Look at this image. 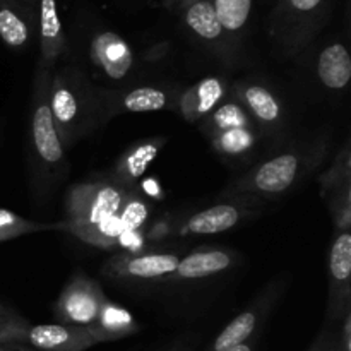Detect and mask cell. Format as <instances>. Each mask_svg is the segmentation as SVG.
Masks as SVG:
<instances>
[{"instance_id":"23","label":"cell","mask_w":351,"mask_h":351,"mask_svg":"<svg viewBox=\"0 0 351 351\" xmlns=\"http://www.w3.org/2000/svg\"><path fill=\"white\" fill-rule=\"evenodd\" d=\"M47 230H60V223H38L33 219L23 218L9 209H0V242L19 239L31 233L47 232Z\"/></svg>"},{"instance_id":"11","label":"cell","mask_w":351,"mask_h":351,"mask_svg":"<svg viewBox=\"0 0 351 351\" xmlns=\"http://www.w3.org/2000/svg\"><path fill=\"white\" fill-rule=\"evenodd\" d=\"M178 261L175 254H119L103 264L101 273L115 281H163Z\"/></svg>"},{"instance_id":"27","label":"cell","mask_w":351,"mask_h":351,"mask_svg":"<svg viewBox=\"0 0 351 351\" xmlns=\"http://www.w3.org/2000/svg\"><path fill=\"white\" fill-rule=\"evenodd\" d=\"M29 322L14 308L0 304V343H23L29 329Z\"/></svg>"},{"instance_id":"10","label":"cell","mask_w":351,"mask_h":351,"mask_svg":"<svg viewBox=\"0 0 351 351\" xmlns=\"http://www.w3.org/2000/svg\"><path fill=\"white\" fill-rule=\"evenodd\" d=\"M178 89L160 88V86H136L113 95L101 93L103 123L122 113H147L161 110H177Z\"/></svg>"},{"instance_id":"16","label":"cell","mask_w":351,"mask_h":351,"mask_svg":"<svg viewBox=\"0 0 351 351\" xmlns=\"http://www.w3.org/2000/svg\"><path fill=\"white\" fill-rule=\"evenodd\" d=\"M235 264V254L226 249H216V247H204L194 252L187 254L184 259L178 261L177 267L171 274H168L161 283L168 281H184V280H199L208 278L213 274L223 273Z\"/></svg>"},{"instance_id":"17","label":"cell","mask_w":351,"mask_h":351,"mask_svg":"<svg viewBox=\"0 0 351 351\" xmlns=\"http://www.w3.org/2000/svg\"><path fill=\"white\" fill-rule=\"evenodd\" d=\"M249 215H252V211L245 206L223 201L192 215L182 226V233L184 235H216V233L235 228Z\"/></svg>"},{"instance_id":"1","label":"cell","mask_w":351,"mask_h":351,"mask_svg":"<svg viewBox=\"0 0 351 351\" xmlns=\"http://www.w3.org/2000/svg\"><path fill=\"white\" fill-rule=\"evenodd\" d=\"M329 147V134L295 143L293 146L278 151L249 168L225 191L219 192V199L245 208L278 201L314 173L315 168L328 156Z\"/></svg>"},{"instance_id":"24","label":"cell","mask_w":351,"mask_h":351,"mask_svg":"<svg viewBox=\"0 0 351 351\" xmlns=\"http://www.w3.org/2000/svg\"><path fill=\"white\" fill-rule=\"evenodd\" d=\"M219 24L225 31H240L252 9V0H215L213 3Z\"/></svg>"},{"instance_id":"22","label":"cell","mask_w":351,"mask_h":351,"mask_svg":"<svg viewBox=\"0 0 351 351\" xmlns=\"http://www.w3.org/2000/svg\"><path fill=\"white\" fill-rule=\"evenodd\" d=\"M72 235L77 237L82 242L89 243V245L101 247V249H112V247H119L122 240H125L127 233L123 232L122 223L117 216L110 218L108 221H103L99 225L86 226V228L72 230Z\"/></svg>"},{"instance_id":"15","label":"cell","mask_w":351,"mask_h":351,"mask_svg":"<svg viewBox=\"0 0 351 351\" xmlns=\"http://www.w3.org/2000/svg\"><path fill=\"white\" fill-rule=\"evenodd\" d=\"M167 141V137L156 136L134 143L132 146H129L120 154V158L117 160L115 167L112 170L110 180L115 182L120 187L127 189V191H132L134 185L141 180V177L146 173L151 163L161 153Z\"/></svg>"},{"instance_id":"13","label":"cell","mask_w":351,"mask_h":351,"mask_svg":"<svg viewBox=\"0 0 351 351\" xmlns=\"http://www.w3.org/2000/svg\"><path fill=\"white\" fill-rule=\"evenodd\" d=\"M24 345L36 351H86L98 345L88 328L69 324L29 326Z\"/></svg>"},{"instance_id":"4","label":"cell","mask_w":351,"mask_h":351,"mask_svg":"<svg viewBox=\"0 0 351 351\" xmlns=\"http://www.w3.org/2000/svg\"><path fill=\"white\" fill-rule=\"evenodd\" d=\"M50 82L51 71L38 64L31 96V144L38 167L43 168L48 175H65L69 168L67 156L55 129L48 103Z\"/></svg>"},{"instance_id":"9","label":"cell","mask_w":351,"mask_h":351,"mask_svg":"<svg viewBox=\"0 0 351 351\" xmlns=\"http://www.w3.org/2000/svg\"><path fill=\"white\" fill-rule=\"evenodd\" d=\"M329 290L326 319L328 324L341 321L345 312L351 308V233L335 232L329 249Z\"/></svg>"},{"instance_id":"28","label":"cell","mask_w":351,"mask_h":351,"mask_svg":"<svg viewBox=\"0 0 351 351\" xmlns=\"http://www.w3.org/2000/svg\"><path fill=\"white\" fill-rule=\"evenodd\" d=\"M308 351H339L338 332L331 326L326 324V328H322V331L319 332V336L312 343Z\"/></svg>"},{"instance_id":"18","label":"cell","mask_w":351,"mask_h":351,"mask_svg":"<svg viewBox=\"0 0 351 351\" xmlns=\"http://www.w3.org/2000/svg\"><path fill=\"white\" fill-rule=\"evenodd\" d=\"M274 300L273 295L269 293V297L259 298L257 302H254L250 307H247L242 314L237 315L218 336H216L215 343L211 345L209 351H230L237 348L239 345H243L250 339V336L254 335V331L259 326L261 319L266 315L267 307H269L271 302Z\"/></svg>"},{"instance_id":"5","label":"cell","mask_w":351,"mask_h":351,"mask_svg":"<svg viewBox=\"0 0 351 351\" xmlns=\"http://www.w3.org/2000/svg\"><path fill=\"white\" fill-rule=\"evenodd\" d=\"M127 194V189L112 180L72 185L65 197V219L60 223V230L72 232L108 221L119 215Z\"/></svg>"},{"instance_id":"19","label":"cell","mask_w":351,"mask_h":351,"mask_svg":"<svg viewBox=\"0 0 351 351\" xmlns=\"http://www.w3.org/2000/svg\"><path fill=\"white\" fill-rule=\"evenodd\" d=\"M88 329L93 332L99 345V343L119 341L127 336L136 335L139 331V324L132 312L106 298L99 308L98 317L91 326H88Z\"/></svg>"},{"instance_id":"2","label":"cell","mask_w":351,"mask_h":351,"mask_svg":"<svg viewBox=\"0 0 351 351\" xmlns=\"http://www.w3.org/2000/svg\"><path fill=\"white\" fill-rule=\"evenodd\" d=\"M48 103L65 151L103 123L101 93L91 84L86 74L75 69L51 72Z\"/></svg>"},{"instance_id":"21","label":"cell","mask_w":351,"mask_h":351,"mask_svg":"<svg viewBox=\"0 0 351 351\" xmlns=\"http://www.w3.org/2000/svg\"><path fill=\"white\" fill-rule=\"evenodd\" d=\"M185 24L189 29L206 41H218L223 36V27L211 2L197 0L185 10Z\"/></svg>"},{"instance_id":"30","label":"cell","mask_w":351,"mask_h":351,"mask_svg":"<svg viewBox=\"0 0 351 351\" xmlns=\"http://www.w3.org/2000/svg\"><path fill=\"white\" fill-rule=\"evenodd\" d=\"M322 3V0H290V5L295 12L311 14Z\"/></svg>"},{"instance_id":"31","label":"cell","mask_w":351,"mask_h":351,"mask_svg":"<svg viewBox=\"0 0 351 351\" xmlns=\"http://www.w3.org/2000/svg\"><path fill=\"white\" fill-rule=\"evenodd\" d=\"M0 351H36L23 343H0Z\"/></svg>"},{"instance_id":"29","label":"cell","mask_w":351,"mask_h":351,"mask_svg":"<svg viewBox=\"0 0 351 351\" xmlns=\"http://www.w3.org/2000/svg\"><path fill=\"white\" fill-rule=\"evenodd\" d=\"M341 329L338 331L339 351H351V308L341 317Z\"/></svg>"},{"instance_id":"26","label":"cell","mask_w":351,"mask_h":351,"mask_svg":"<svg viewBox=\"0 0 351 351\" xmlns=\"http://www.w3.org/2000/svg\"><path fill=\"white\" fill-rule=\"evenodd\" d=\"M0 38L7 47L21 48L29 40V27L26 21L9 7L0 9Z\"/></svg>"},{"instance_id":"20","label":"cell","mask_w":351,"mask_h":351,"mask_svg":"<svg viewBox=\"0 0 351 351\" xmlns=\"http://www.w3.org/2000/svg\"><path fill=\"white\" fill-rule=\"evenodd\" d=\"M317 77L329 91H343L351 79V57L345 45L332 43L319 53Z\"/></svg>"},{"instance_id":"8","label":"cell","mask_w":351,"mask_h":351,"mask_svg":"<svg viewBox=\"0 0 351 351\" xmlns=\"http://www.w3.org/2000/svg\"><path fill=\"white\" fill-rule=\"evenodd\" d=\"M319 191L331 213L335 232L351 230V156L348 141L331 167L319 177Z\"/></svg>"},{"instance_id":"12","label":"cell","mask_w":351,"mask_h":351,"mask_svg":"<svg viewBox=\"0 0 351 351\" xmlns=\"http://www.w3.org/2000/svg\"><path fill=\"white\" fill-rule=\"evenodd\" d=\"M89 58L112 82H123L136 65L132 48L113 31L98 33L89 43Z\"/></svg>"},{"instance_id":"25","label":"cell","mask_w":351,"mask_h":351,"mask_svg":"<svg viewBox=\"0 0 351 351\" xmlns=\"http://www.w3.org/2000/svg\"><path fill=\"white\" fill-rule=\"evenodd\" d=\"M147 216H149V204L143 197L129 191V194L123 199V204L120 208L119 215H117V218L122 223L123 232L127 235H136L143 228L144 223H146Z\"/></svg>"},{"instance_id":"7","label":"cell","mask_w":351,"mask_h":351,"mask_svg":"<svg viewBox=\"0 0 351 351\" xmlns=\"http://www.w3.org/2000/svg\"><path fill=\"white\" fill-rule=\"evenodd\" d=\"M230 98L235 99L250 117L263 136L281 132L287 123V110L280 96L266 84L239 79L230 84Z\"/></svg>"},{"instance_id":"6","label":"cell","mask_w":351,"mask_h":351,"mask_svg":"<svg viewBox=\"0 0 351 351\" xmlns=\"http://www.w3.org/2000/svg\"><path fill=\"white\" fill-rule=\"evenodd\" d=\"M105 300L106 295L98 281L77 271L62 288L53 305V317L58 324L88 328L96 321Z\"/></svg>"},{"instance_id":"32","label":"cell","mask_w":351,"mask_h":351,"mask_svg":"<svg viewBox=\"0 0 351 351\" xmlns=\"http://www.w3.org/2000/svg\"><path fill=\"white\" fill-rule=\"evenodd\" d=\"M230 351H254V348H252V345H250V343H243V345H239L237 348H233Z\"/></svg>"},{"instance_id":"33","label":"cell","mask_w":351,"mask_h":351,"mask_svg":"<svg viewBox=\"0 0 351 351\" xmlns=\"http://www.w3.org/2000/svg\"><path fill=\"white\" fill-rule=\"evenodd\" d=\"M171 351H182V350H171Z\"/></svg>"},{"instance_id":"14","label":"cell","mask_w":351,"mask_h":351,"mask_svg":"<svg viewBox=\"0 0 351 351\" xmlns=\"http://www.w3.org/2000/svg\"><path fill=\"white\" fill-rule=\"evenodd\" d=\"M230 96V84L223 77L209 75L180 93L177 110L189 123L201 122Z\"/></svg>"},{"instance_id":"3","label":"cell","mask_w":351,"mask_h":351,"mask_svg":"<svg viewBox=\"0 0 351 351\" xmlns=\"http://www.w3.org/2000/svg\"><path fill=\"white\" fill-rule=\"evenodd\" d=\"M201 130L215 153L235 165L254 160L263 136L242 106L230 96L201 120Z\"/></svg>"}]
</instances>
